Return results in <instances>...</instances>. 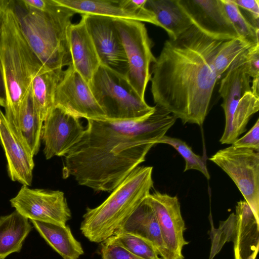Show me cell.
<instances>
[{
	"label": "cell",
	"instance_id": "cell-1",
	"mask_svg": "<svg viewBox=\"0 0 259 259\" xmlns=\"http://www.w3.org/2000/svg\"><path fill=\"white\" fill-rule=\"evenodd\" d=\"M154 107L139 121L88 120L81 138L65 156L63 178L72 176L80 185L111 192L175 123L174 115Z\"/></svg>",
	"mask_w": 259,
	"mask_h": 259
},
{
	"label": "cell",
	"instance_id": "cell-2",
	"mask_svg": "<svg viewBox=\"0 0 259 259\" xmlns=\"http://www.w3.org/2000/svg\"><path fill=\"white\" fill-rule=\"evenodd\" d=\"M224 41L194 25L177 39L166 40L152 64L151 91L155 104L184 124L201 126L218 80L214 59Z\"/></svg>",
	"mask_w": 259,
	"mask_h": 259
},
{
	"label": "cell",
	"instance_id": "cell-3",
	"mask_svg": "<svg viewBox=\"0 0 259 259\" xmlns=\"http://www.w3.org/2000/svg\"><path fill=\"white\" fill-rule=\"evenodd\" d=\"M0 61L7 91L5 115L20 135L21 104L35 75L47 67L28 42L10 2L0 28Z\"/></svg>",
	"mask_w": 259,
	"mask_h": 259
},
{
	"label": "cell",
	"instance_id": "cell-4",
	"mask_svg": "<svg viewBox=\"0 0 259 259\" xmlns=\"http://www.w3.org/2000/svg\"><path fill=\"white\" fill-rule=\"evenodd\" d=\"M29 45L48 69L62 70L72 65L68 33L76 14L54 0L45 11L31 9L22 0H10Z\"/></svg>",
	"mask_w": 259,
	"mask_h": 259
},
{
	"label": "cell",
	"instance_id": "cell-5",
	"mask_svg": "<svg viewBox=\"0 0 259 259\" xmlns=\"http://www.w3.org/2000/svg\"><path fill=\"white\" fill-rule=\"evenodd\" d=\"M152 166H138L100 205L88 208L80 229L90 241L102 243L113 236L150 194Z\"/></svg>",
	"mask_w": 259,
	"mask_h": 259
},
{
	"label": "cell",
	"instance_id": "cell-6",
	"mask_svg": "<svg viewBox=\"0 0 259 259\" xmlns=\"http://www.w3.org/2000/svg\"><path fill=\"white\" fill-rule=\"evenodd\" d=\"M92 93L104 112L106 119L136 121L154 111L134 90L126 76L100 65L89 83Z\"/></svg>",
	"mask_w": 259,
	"mask_h": 259
},
{
	"label": "cell",
	"instance_id": "cell-7",
	"mask_svg": "<svg viewBox=\"0 0 259 259\" xmlns=\"http://www.w3.org/2000/svg\"><path fill=\"white\" fill-rule=\"evenodd\" d=\"M114 21L127 60L126 77L138 95L145 100L151 77L150 66L156 60L152 52V41L143 22L122 19H114Z\"/></svg>",
	"mask_w": 259,
	"mask_h": 259
},
{
	"label": "cell",
	"instance_id": "cell-8",
	"mask_svg": "<svg viewBox=\"0 0 259 259\" xmlns=\"http://www.w3.org/2000/svg\"><path fill=\"white\" fill-rule=\"evenodd\" d=\"M209 160L233 180L259 220V151L231 145Z\"/></svg>",
	"mask_w": 259,
	"mask_h": 259
},
{
	"label": "cell",
	"instance_id": "cell-9",
	"mask_svg": "<svg viewBox=\"0 0 259 259\" xmlns=\"http://www.w3.org/2000/svg\"><path fill=\"white\" fill-rule=\"evenodd\" d=\"M15 210L30 220L66 225L71 212L63 192L22 186L10 200Z\"/></svg>",
	"mask_w": 259,
	"mask_h": 259
},
{
	"label": "cell",
	"instance_id": "cell-10",
	"mask_svg": "<svg viewBox=\"0 0 259 259\" xmlns=\"http://www.w3.org/2000/svg\"><path fill=\"white\" fill-rule=\"evenodd\" d=\"M54 107H60L78 118L106 119L105 114L95 99L89 83L72 65L64 70L58 85Z\"/></svg>",
	"mask_w": 259,
	"mask_h": 259
},
{
	"label": "cell",
	"instance_id": "cell-11",
	"mask_svg": "<svg viewBox=\"0 0 259 259\" xmlns=\"http://www.w3.org/2000/svg\"><path fill=\"white\" fill-rule=\"evenodd\" d=\"M145 200L154 212L170 259H184L183 248L189 242L184 237L186 227L178 197L156 191Z\"/></svg>",
	"mask_w": 259,
	"mask_h": 259
},
{
	"label": "cell",
	"instance_id": "cell-12",
	"mask_svg": "<svg viewBox=\"0 0 259 259\" xmlns=\"http://www.w3.org/2000/svg\"><path fill=\"white\" fill-rule=\"evenodd\" d=\"M85 128L79 118L54 107L44 121L41 140L47 159L65 156L81 138Z\"/></svg>",
	"mask_w": 259,
	"mask_h": 259
},
{
	"label": "cell",
	"instance_id": "cell-13",
	"mask_svg": "<svg viewBox=\"0 0 259 259\" xmlns=\"http://www.w3.org/2000/svg\"><path fill=\"white\" fill-rule=\"evenodd\" d=\"M101 64L126 76L127 60L114 18L82 15Z\"/></svg>",
	"mask_w": 259,
	"mask_h": 259
},
{
	"label": "cell",
	"instance_id": "cell-14",
	"mask_svg": "<svg viewBox=\"0 0 259 259\" xmlns=\"http://www.w3.org/2000/svg\"><path fill=\"white\" fill-rule=\"evenodd\" d=\"M193 25L219 40L239 38L222 0H178Z\"/></svg>",
	"mask_w": 259,
	"mask_h": 259
},
{
	"label": "cell",
	"instance_id": "cell-15",
	"mask_svg": "<svg viewBox=\"0 0 259 259\" xmlns=\"http://www.w3.org/2000/svg\"><path fill=\"white\" fill-rule=\"evenodd\" d=\"M0 144L6 155L8 172L11 180L30 186L34 166V156L1 108Z\"/></svg>",
	"mask_w": 259,
	"mask_h": 259
},
{
	"label": "cell",
	"instance_id": "cell-16",
	"mask_svg": "<svg viewBox=\"0 0 259 259\" xmlns=\"http://www.w3.org/2000/svg\"><path fill=\"white\" fill-rule=\"evenodd\" d=\"M246 52L231 64L220 82L219 92L223 99L221 106L225 117V129L220 140L222 144H224L230 133L232 116L237 104L247 92L251 91L250 77L245 65Z\"/></svg>",
	"mask_w": 259,
	"mask_h": 259
},
{
	"label": "cell",
	"instance_id": "cell-17",
	"mask_svg": "<svg viewBox=\"0 0 259 259\" xmlns=\"http://www.w3.org/2000/svg\"><path fill=\"white\" fill-rule=\"evenodd\" d=\"M68 39L72 65L89 83L101 62L82 17L70 25Z\"/></svg>",
	"mask_w": 259,
	"mask_h": 259
},
{
	"label": "cell",
	"instance_id": "cell-18",
	"mask_svg": "<svg viewBox=\"0 0 259 259\" xmlns=\"http://www.w3.org/2000/svg\"><path fill=\"white\" fill-rule=\"evenodd\" d=\"M235 214L234 259H256L259 245V220L245 201L237 202Z\"/></svg>",
	"mask_w": 259,
	"mask_h": 259
},
{
	"label": "cell",
	"instance_id": "cell-19",
	"mask_svg": "<svg viewBox=\"0 0 259 259\" xmlns=\"http://www.w3.org/2000/svg\"><path fill=\"white\" fill-rule=\"evenodd\" d=\"M59 5L67 8L76 14L104 16L114 19H129L147 22L160 27L155 15L148 10L136 12L120 6L118 1L54 0Z\"/></svg>",
	"mask_w": 259,
	"mask_h": 259
},
{
	"label": "cell",
	"instance_id": "cell-20",
	"mask_svg": "<svg viewBox=\"0 0 259 259\" xmlns=\"http://www.w3.org/2000/svg\"><path fill=\"white\" fill-rule=\"evenodd\" d=\"M118 232L131 233L143 238L155 247L162 259H170L154 212L145 200L116 232Z\"/></svg>",
	"mask_w": 259,
	"mask_h": 259
},
{
	"label": "cell",
	"instance_id": "cell-21",
	"mask_svg": "<svg viewBox=\"0 0 259 259\" xmlns=\"http://www.w3.org/2000/svg\"><path fill=\"white\" fill-rule=\"evenodd\" d=\"M145 7L154 14L169 39H177L193 25L178 0H147Z\"/></svg>",
	"mask_w": 259,
	"mask_h": 259
},
{
	"label": "cell",
	"instance_id": "cell-22",
	"mask_svg": "<svg viewBox=\"0 0 259 259\" xmlns=\"http://www.w3.org/2000/svg\"><path fill=\"white\" fill-rule=\"evenodd\" d=\"M30 221L40 236L63 259H78L83 254L81 245L66 225Z\"/></svg>",
	"mask_w": 259,
	"mask_h": 259
},
{
	"label": "cell",
	"instance_id": "cell-23",
	"mask_svg": "<svg viewBox=\"0 0 259 259\" xmlns=\"http://www.w3.org/2000/svg\"><path fill=\"white\" fill-rule=\"evenodd\" d=\"M32 229L28 219L16 210L0 217V259L19 252Z\"/></svg>",
	"mask_w": 259,
	"mask_h": 259
},
{
	"label": "cell",
	"instance_id": "cell-24",
	"mask_svg": "<svg viewBox=\"0 0 259 259\" xmlns=\"http://www.w3.org/2000/svg\"><path fill=\"white\" fill-rule=\"evenodd\" d=\"M64 71L45 68L32 81L31 91L33 101L43 121L54 107L55 93Z\"/></svg>",
	"mask_w": 259,
	"mask_h": 259
},
{
	"label": "cell",
	"instance_id": "cell-25",
	"mask_svg": "<svg viewBox=\"0 0 259 259\" xmlns=\"http://www.w3.org/2000/svg\"><path fill=\"white\" fill-rule=\"evenodd\" d=\"M43 123L34 104L30 88L21 104L19 132L33 156L39 150Z\"/></svg>",
	"mask_w": 259,
	"mask_h": 259
},
{
	"label": "cell",
	"instance_id": "cell-26",
	"mask_svg": "<svg viewBox=\"0 0 259 259\" xmlns=\"http://www.w3.org/2000/svg\"><path fill=\"white\" fill-rule=\"evenodd\" d=\"M259 109V97L251 91L247 92L240 100L232 118L231 128L224 144H232L246 131L251 116Z\"/></svg>",
	"mask_w": 259,
	"mask_h": 259
},
{
	"label": "cell",
	"instance_id": "cell-27",
	"mask_svg": "<svg viewBox=\"0 0 259 259\" xmlns=\"http://www.w3.org/2000/svg\"><path fill=\"white\" fill-rule=\"evenodd\" d=\"M104 242L118 246L143 259H162L151 243L131 233L116 232Z\"/></svg>",
	"mask_w": 259,
	"mask_h": 259
},
{
	"label": "cell",
	"instance_id": "cell-28",
	"mask_svg": "<svg viewBox=\"0 0 259 259\" xmlns=\"http://www.w3.org/2000/svg\"><path fill=\"white\" fill-rule=\"evenodd\" d=\"M222 1L239 38L250 47L259 44L258 27L255 26L248 20L233 0Z\"/></svg>",
	"mask_w": 259,
	"mask_h": 259
},
{
	"label": "cell",
	"instance_id": "cell-29",
	"mask_svg": "<svg viewBox=\"0 0 259 259\" xmlns=\"http://www.w3.org/2000/svg\"><path fill=\"white\" fill-rule=\"evenodd\" d=\"M250 47L239 38L224 41L214 61V66L218 79L224 75L235 61Z\"/></svg>",
	"mask_w": 259,
	"mask_h": 259
},
{
	"label": "cell",
	"instance_id": "cell-30",
	"mask_svg": "<svg viewBox=\"0 0 259 259\" xmlns=\"http://www.w3.org/2000/svg\"><path fill=\"white\" fill-rule=\"evenodd\" d=\"M160 143L170 145L184 158L185 161L184 171L190 169L197 170L203 174L206 179H210L206 162L203 158L193 152L191 148L184 141L178 138L165 135L158 141V144Z\"/></svg>",
	"mask_w": 259,
	"mask_h": 259
},
{
	"label": "cell",
	"instance_id": "cell-31",
	"mask_svg": "<svg viewBox=\"0 0 259 259\" xmlns=\"http://www.w3.org/2000/svg\"><path fill=\"white\" fill-rule=\"evenodd\" d=\"M235 221V214L233 212L226 220L221 221L219 228L216 229L213 227L211 218L210 220L211 224L210 237L211 245L209 259H213L226 242L232 241Z\"/></svg>",
	"mask_w": 259,
	"mask_h": 259
},
{
	"label": "cell",
	"instance_id": "cell-32",
	"mask_svg": "<svg viewBox=\"0 0 259 259\" xmlns=\"http://www.w3.org/2000/svg\"><path fill=\"white\" fill-rule=\"evenodd\" d=\"M232 146L259 151V119L244 136L237 139Z\"/></svg>",
	"mask_w": 259,
	"mask_h": 259
},
{
	"label": "cell",
	"instance_id": "cell-33",
	"mask_svg": "<svg viewBox=\"0 0 259 259\" xmlns=\"http://www.w3.org/2000/svg\"><path fill=\"white\" fill-rule=\"evenodd\" d=\"M101 252L102 259H143L118 246L104 242L101 243Z\"/></svg>",
	"mask_w": 259,
	"mask_h": 259
},
{
	"label": "cell",
	"instance_id": "cell-34",
	"mask_svg": "<svg viewBox=\"0 0 259 259\" xmlns=\"http://www.w3.org/2000/svg\"><path fill=\"white\" fill-rule=\"evenodd\" d=\"M246 72L252 78L259 77V44L251 47L245 54Z\"/></svg>",
	"mask_w": 259,
	"mask_h": 259
},
{
	"label": "cell",
	"instance_id": "cell-35",
	"mask_svg": "<svg viewBox=\"0 0 259 259\" xmlns=\"http://www.w3.org/2000/svg\"><path fill=\"white\" fill-rule=\"evenodd\" d=\"M240 8L248 13L253 24L258 27L259 1L258 0H233Z\"/></svg>",
	"mask_w": 259,
	"mask_h": 259
},
{
	"label": "cell",
	"instance_id": "cell-36",
	"mask_svg": "<svg viewBox=\"0 0 259 259\" xmlns=\"http://www.w3.org/2000/svg\"><path fill=\"white\" fill-rule=\"evenodd\" d=\"M7 104V91L3 68L0 61V107L6 108Z\"/></svg>",
	"mask_w": 259,
	"mask_h": 259
},
{
	"label": "cell",
	"instance_id": "cell-37",
	"mask_svg": "<svg viewBox=\"0 0 259 259\" xmlns=\"http://www.w3.org/2000/svg\"><path fill=\"white\" fill-rule=\"evenodd\" d=\"M10 0H0V28L5 12L9 6Z\"/></svg>",
	"mask_w": 259,
	"mask_h": 259
},
{
	"label": "cell",
	"instance_id": "cell-38",
	"mask_svg": "<svg viewBox=\"0 0 259 259\" xmlns=\"http://www.w3.org/2000/svg\"><path fill=\"white\" fill-rule=\"evenodd\" d=\"M251 91L255 96L259 97V77L253 78Z\"/></svg>",
	"mask_w": 259,
	"mask_h": 259
}]
</instances>
